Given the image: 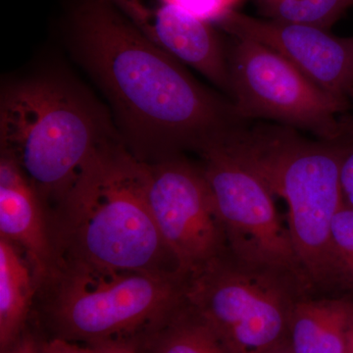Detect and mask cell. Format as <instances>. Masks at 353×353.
Segmentation results:
<instances>
[{
	"label": "cell",
	"instance_id": "cell-10",
	"mask_svg": "<svg viewBox=\"0 0 353 353\" xmlns=\"http://www.w3.org/2000/svg\"><path fill=\"white\" fill-rule=\"evenodd\" d=\"M217 24L234 38L252 39L276 51L318 88L350 101L353 38H338L312 26L255 18L234 9Z\"/></svg>",
	"mask_w": 353,
	"mask_h": 353
},
{
	"label": "cell",
	"instance_id": "cell-21",
	"mask_svg": "<svg viewBox=\"0 0 353 353\" xmlns=\"http://www.w3.org/2000/svg\"><path fill=\"white\" fill-rule=\"evenodd\" d=\"M43 353H101L97 347H83L75 341L53 338L41 343Z\"/></svg>",
	"mask_w": 353,
	"mask_h": 353
},
{
	"label": "cell",
	"instance_id": "cell-25",
	"mask_svg": "<svg viewBox=\"0 0 353 353\" xmlns=\"http://www.w3.org/2000/svg\"><path fill=\"white\" fill-rule=\"evenodd\" d=\"M350 103L352 106L350 108L352 109V112L350 114V117L345 118L343 124H345V134L348 138H353V94L352 99H350Z\"/></svg>",
	"mask_w": 353,
	"mask_h": 353
},
{
	"label": "cell",
	"instance_id": "cell-23",
	"mask_svg": "<svg viewBox=\"0 0 353 353\" xmlns=\"http://www.w3.org/2000/svg\"><path fill=\"white\" fill-rule=\"evenodd\" d=\"M97 348L101 353H143L129 345H121V343H109Z\"/></svg>",
	"mask_w": 353,
	"mask_h": 353
},
{
	"label": "cell",
	"instance_id": "cell-7",
	"mask_svg": "<svg viewBox=\"0 0 353 353\" xmlns=\"http://www.w3.org/2000/svg\"><path fill=\"white\" fill-rule=\"evenodd\" d=\"M197 152L228 246L239 261L274 275L303 268L263 180L213 141Z\"/></svg>",
	"mask_w": 353,
	"mask_h": 353
},
{
	"label": "cell",
	"instance_id": "cell-6",
	"mask_svg": "<svg viewBox=\"0 0 353 353\" xmlns=\"http://www.w3.org/2000/svg\"><path fill=\"white\" fill-rule=\"evenodd\" d=\"M228 55L234 112L240 119L269 120L312 132L323 141L347 139L341 115L350 101L334 97L263 44L234 38Z\"/></svg>",
	"mask_w": 353,
	"mask_h": 353
},
{
	"label": "cell",
	"instance_id": "cell-4",
	"mask_svg": "<svg viewBox=\"0 0 353 353\" xmlns=\"http://www.w3.org/2000/svg\"><path fill=\"white\" fill-rule=\"evenodd\" d=\"M0 101L1 155L17 164L46 211L102 146L121 139L105 112L65 79L14 83L2 90Z\"/></svg>",
	"mask_w": 353,
	"mask_h": 353
},
{
	"label": "cell",
	"instance_id": "cell-16",
	"mask_svg": "<svg viewBox=\"0 0 353 353\" xmlns=\"http://www.w3.org/2000/svg\"><path fill=\"white\" fill-rule=\"evenodd\" d=\"M336 301H301L290 313L289 341L294 353H316Z\"/></svg>",
	"mask_w": 353,
	"mask_h": 353
},
{
	"label": "cell",
	"instance_id": "cell-9",
	"mask_svg": "<svg viewBox=\"0 0 353 353\" xmlns=\"http://www.w3.org/2000/svg\"><path fill=\"white\" fill-rule=\"evenodd\" d=\"M150 165L148 201L165 245L190 280L224 257L226 234L201 168L176 155Z\"/></svg>",
	"mask_w": 353,
	"mask_h": 353
},
{
	"label": "cell",
	"instance_id": "cell-1",
	"mask_svg": "<svg viewBox=\"0 0 353 353\" xmlns=\"http://www.w3.org/2000/svg\"><path fill=\"white\" fill-rule=\"evenodd\" d=\"M70 23L77 57L112 106L123 143L141 161L197 152L245 122L108 0H81Z\"/></svg>",
	"mask_w": 353,
	"mask_h": 353
},
{
	"label": "cell",
	"instance_id": "cell-13",
	"mask_svg": "<svg viewBox=\"0 0 353 353\" xmlns=\"http://www.w3.org/2000/svg\"><path fill=\"white\" fill-rule=\"evenodd\" d=\"M34 267L19 246L0 236V348L19 340L36 299Z\"/></svg>",
	"mask_w": 353,
	"mask_h": 353
},
{
	"label": "cell",
	"instance_id": "cell-18",
	"mask_svg": "<svg viewBox=\"0 0 353 353\" xmlns=\"http://www.w3.org/2000/svg\"><path fill=\"white\" fill-rule=\"evenodd\" d=\"M353 326V303L336 301L316 353H348V334Z\"/></svg>",
	"mask_w": 353,
	"mask_h": 353
},
{
	"label": "cell",
	"instance_id": "cell-2",
	"mask_svg": "<svg viewBox=\"0 0 353 353\" xmlns=\"http://www.w3.org/2000/svg\"><path fill=\"white\" fill-rule=\"evenodd\" d=\"M148 180L150 165L122 139L102 146L46 211L55 260L180 274L153 218Z\"/></svg>",
	"mask_w": 353,
	"mask_h": 353
},
{
	"label": "cell",
	"instance_id": "cell-11",
	"mask_svg": "<svg viewBox=\"0 0 353 353\" xmlns=\"http://www.w3.org/2000/svg\"><path fill=\"white\" fill-rule=\"evenodd\" d=\"M121 11L153 43L231 94L228 57L211 23L165 0H124Z\"/></svg>",
	"mask_w": 353,
	"mask_h": 353
},
{
	"label": "cell",
	"instance_id": "cell-17",
	"mask_svg": "<svg viewBox=\"0 0 353 353\" xmlns=\"http://www.w3.org/2000/svg\"><path fill=\"white\" fill-rule=\"evenodd\" d=\"M331 246L336 280L353 285V209L345 204L334 216Z\"/></svg>",
	"mask_w": 353,
	"mask_h": 353
},
{
	"label": "cell",
	"instance_id": "cell-22",
	"mask_svg": "<svg viewBox=\"0 0 353 353\" xmlns=\"http://www.w3.org/2000/svg\"><path fill=\"white\" fill-rule=\"evenodd\" d=\"M1 353H43L41 343H37L34 339L27 334H22L19 340L10 347L2 350Z\"/></svg>",
	"mask_w": 353,
	"mask_h": 353
},
{
	"label": "cell",
	"instance_id": "cell-3",
	"mask_svg": "<svg viewBox=\"0 0 353 353\" xmlns=\"http://www.w3.org/2000/svg\"><path fill=\"white\" fill-rule=\"evenodd\" d=\"M345 139L318 143L283 125L243 122L211 141L284 199L297 259L317 282L336 280L331 231L334 216L345 204L340 183Z\"/></svg>",
	"mask_w": 353,
	"mask_h": 353
},
{
	"label": "cell",
	"instance_id": "cell-26",
	"mask_svg": "<svg viewBox=\"0 0 353 353\" xmlns=\"http://www.w3.org/2000/svg\"><path fill=\"white\" fill-rule=\"evenodd\" d=\"M348 353H353V326L348 334Z\"/></svg>",
	"mask_w": 353,
	"mask_h": 353
},
{
	"label": "cell",
	"instance_id": "cell-5",
	"mask_svg": "<svg viewBox=\"0 0 353 353\" xmlns=\"http://www.w3.org/2000/svg\"><path fill=\"white\" fill-rule=\"evenodd\" d=\"M188 279L178 273L103 269L57 259L38 280L55 338L99 347L143 338L185 301Z\"/></svg>",
	"mask_w": 353,
	"mask_h": 353
},
{
	"label": "cell",
	"instance_id": "cell-20",
	"mask_svg": "<svg viewBox=\"0 0 353 353\" xmlns=\"http://www.w3.org/2000/svg\"><path fill=\"white\" fill-rule=\"evenodd\" d=\"M345 141L341 160L340 183L343 203L353 209V138Z\"/></svg>",
	"mask_w": 353,
	"mask_h": 353
},
{
	"label": "cell",
	"instance_id": "cell-24",
	"mask_svg": "<svg viewBox=\"0 0 353 353\" xmlns=\"http://www.w3.org/2000/svg\"><path fill=\"white\" fill-rule=\"evenodd\" d=\"M265 353H294L292 352V348L290 347V343L289 341V339H285V340L281 341L280 343H278L275 347H272L271 350H269L268 352Z\"/></svg>",
	"mask_w": 353,
	"mask_h": 353
},
{
	"label": "cell",
	"instance_id": "cell-19",
	"mask_svg": "<svg viewBox=\"0 0 353 353\" xmlns=\"http://www.w3.org/2000/svg\"><path fill=\"white\" fill-rule=\"evenodd\" d=\"M208 23L216 22L233 10L239 0H165Z\"/></svg>",
	"mask_w": 353,
	"mask_h": 353
},
{
	"label": "cell",
	"instance_id": "cell-8",
	"mask_svg": "<svg viewBox=\"0 0 353 353\" xmlns=\"http://www.w3.org/2000/svg\"><path fill=\"white\" fill-rule=\"evenodd\" d=\"M273 275L223 257L188 281L185 299L230 352L265 353L287 339L294 307Z\"/></svg>",
	"mask_w": 353,
	"mask_h": 353
},
{
	"label": "cell",
	"instance_id": "cell-14",
	"mask_svg": "<svg viewBox=\"0 0 353 353\" xmlns=\"http://www.w3.org/2000/svg\"><path fill=\"white\" fill-rule=\"evenodd\" d=\"M143 353H231L220 336L188 303L141 339Z\"/></svg>",
	"mask_w": 353,
	"mask_h": 353
},
{
	"label": "cell",
	"instance_id": "cell-12",
	"mask_svg": "<svg viewBox=\"0 0 353 353\" xmlns=\"http://www.w3.org/2000/svg\"><path fill=\"white\" fill-rule=\"evenodd\" d=\"M0 236L26 253L37 282L54 265L43 201L17 164L3 155L0 158Z\"/></svg>",
	"mask_w": 353,
	"mask_h": 353
},
{
	"label": "cell",
	"instance_id": "cell-15",
	"mask_svg": "<svg viewBox=\"0 0 353 353\" xmlns=\"http://www.w3.org/2000/svg\"><path fill=\"white\" fill-rule=\"evenodd\" d=\"M352 6L353 0H275L259 9L265 19L312 26L327 31Z\"/></svg>",
	"mask_w": 353,
	"mask_h": 353
}]
</instances>
